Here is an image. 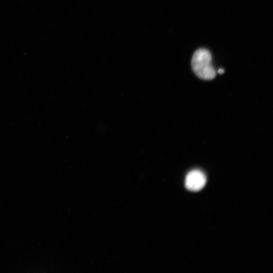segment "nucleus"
I'll return each mask as SVG.
<instances>
[{"label": "nucleus", "mask_w": 273, "mask_h": 273, "mask_svg": "<svg viewBox=\"0 0 273 273\" xmlns=\"http://www.w3.org/2000/svg\"><path fill=\"white\" fill-rule=\"evenodd\" d=\"M218 73L219 74H223L224 72L225 71L224 69H219L218 71Z\"/></svg>", "instance_id": "7ed1b4c3"}, {"label": "nucleus", "mask_w": 273, "mask_h": 273, "mask_svg": "<svg viewBox=\"0 0 273 273\" xmlns=\"http://www.w3.org/2000/svg\"><path fill=\"white\" fill-rule=\"evenodd\" d=\"M193 72L200 79L210 80L214 79L216 72L212 64V56L209 50L200 49L195 52L192 59Z\"/></svg>", "instance_id": "f257e3e1"}, {"label": "nucleus", "mask_w": 273, "mask_h": 273, "mask_svg": "<svg viewBox=\"0 0 273 273\" xmlns=\"http://www.w3.org/2000/svg\"><path fill=\"white\" fill-rule=\"evenodd\" d=\"M206 182V177L202 172L197 170H193L186 176L185 186L190 191L197 192L204 187Z\"/></svg>", "instance_id": "f03ea898"}]
</instances>
